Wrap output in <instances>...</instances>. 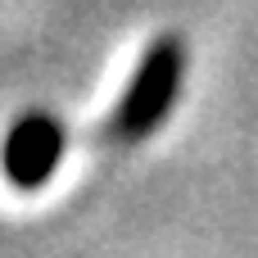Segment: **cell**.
<instances>
[{
  "label": "cell",
  "mask_w": 258,
  "mask_h": 258,
  "mask_svg": "<svg viewBox=\"0 0 258 258\" xmlns=\"http://www.w3.org/2000/svg\"><path fill=\"white\" fill-rule=\"evenodd\" d=\"M177 82H181V45L177 41H159L141 73L132 77L127 86V100H122V113H118V132L122 136H145L172 104L177 95Z\"/></svg>",
  "instance_id": "cell-1"
},
{
  "label": "cell",
  "mask_w": 258,
  "mask_h": 258,
  "mask_svg": "<svg viewBox=\"0 0 258 258\" xmlns=\"http://www.w3.org/2000/svg\"><path fill=\"white\" fill-rule=\"evenodd\" d=\"M59 154H63L59 122H50L45 113H27V118L14 122V132L5 141V177L14 186H27L32 190V186H41L54 172Z\"/></svg>",
  "instance_id": "cell-2"
}]
</instances>
